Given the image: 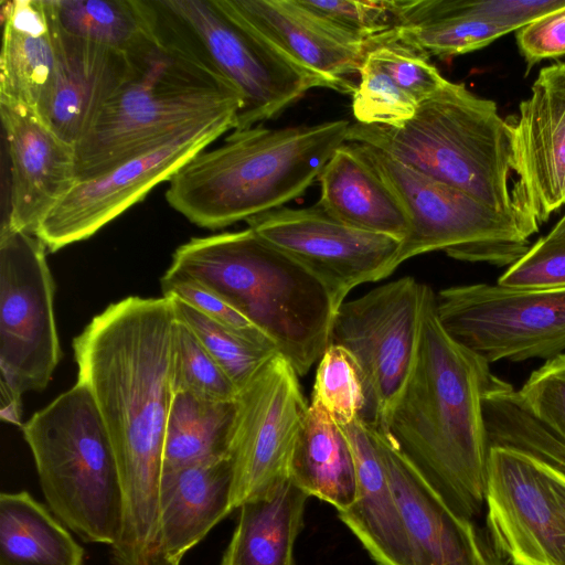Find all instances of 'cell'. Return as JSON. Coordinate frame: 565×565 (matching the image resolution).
I'll return each mask as SVG.
<instances>
[{
	"mask_svg": "<svg viewBox=\"0 0 565 565\" xmlns=\"http://www.w3.org/2000/svg\"><path fill=\"white\" fill-rule=\"evenodd\" d=\"M497 285L514 290L565 288V239L539 238L508 267Z\"/></svg>",
	"mask_w": 565,
	"mask_h": 565,
	"instance_id": "obj_40",
	"label": "cell"
},
{
	"mask_svg": "<svg viewBox=\"0 0 565 565\" xmlns=\"http://www.w3.org/2000/svg\"><path fill=\"white\" fill-rule=\"evenodd\" d=\"M441 326L425 285L415 361L387 418V434L459 515L486 509L490 445L483 396L494 374Z\"/></svg>",
	"mask_w": 565,
	"mask_h": 565,
	"instance_id": "obj_2",
	"label": "cell"
},
{
	"mask_svg": "<svg viewBox=\"0 0 565 565\" xmlns=\"http://www.w3.org/2000/svg\"><path fill=\"white\" fill-rule=\"evenodd\" d=\"M160 285L164 297H177L248 340L277 350L270 339L244 316L199 284L166 271Z\"/></svg>",
	"mask_w": 565,
	"mask_h": 565,
	"instance_id": "obj_41",
	"label": "cell"
},
{
	"mask_svg": "<svg viewBox=\"0 0 565 565\" xmlns=\"http://www.w3.org/2000/svg\"><path fill=\"white\" fill-rule=\"evenodd\" d=\"M84 550L28 491L0 494V565H83Z\"/></svg>",
	"mask_w": 565,
	"mask_h": 565,
	"instance_id": "obj_28",
	"label": "cell"
},
{
	"mask_svg": "<svg viewBox=\"0 0 565 565\" xmlns=\"http://www.w3.org/2000/svg\"><path fill=\"white\" fill-rule=\"evenodd\" d=\"M174 393L185 392L209 401H235L238 390L193 331L175 317L171 355Z\"/></svg>",
	"mask_w": 565,
	"mask_h": 565,
	"instance_id": "obj_34",
	"label": "cell"
},
{
	"mask_svg": "<svg viewBox=\"0 0 565 565\" xmlns=\"http://www.w3.org/2000/svg\"><path fill=\"white\" fill-rule=\"evenodd\" d=\"M238 19L297 64L327 81L331 89L354 93L367 42L351 39L317 18L298 0H221Z\"/></svg>",
	"mask_w": 565,
	"mask_h": 565,
	"instance_id": "obj_21",
	"label": "cell"
},
{
	"mask_svg": "<svg viewBox=\"0 0 565 565\" xmlns=\"http://www.w3.org/2000/svg\"><path fill=\"white\" fill-rule=\"evenodd\" d=\"M516 393L529 413L565 441V353L546 360Z\"/></svg>",
	"mask_w": 565,
	"mask_h": 565,
	"instance_id": "obj_39",
	"label": "cell"
},
{
	"mask_svg": "<svg viewBox=\"0 0 565 565\" xmlns=\"http://www.w3.org/2000/svg\"><path fill=\"white\" fill-rule=\"evenodd\" d=\"M486 512L487 533L509 564L565 565V472L490 447Z\"/></svg>",
	"mask_w": 565,
	"mask_h": 565,
	"instance_id": "obj_13",
	"label": "cell"
},
{
	"mask_svg": "<svg viewBox=\"0 0 565 565\" xmlns=\"http://www.w3.org/2000/svg\"><path fill=\"white\" fill-rule=\"evenodd\" d=\"M291 481L338 512L356 495V472L351 448L339 425L320 405L310 403L289 467Z\"/></svg>",
	"mask_w": 565,
	"mask_h": 565,
	"instance_id": "obj_27",
	"label": "cell"
},
{
	"mask_svg": "<svg viewBox=\"0 0 565 565\" xmlns=\"http://www.w3.org/2000/svg\"><path fill=\"white\" fill-rule=\"evenodd\" d=\"M55 25L75 38L132 54L157 38L151 0H44Z\"/></svg>",
	"mask_w": 565,
	"mask_h": 565,
	"instance_id": "obj_29",
	"label": "cell"
},
{
	"mask_svg": "<svg viewBox=\"0 0 565 565\" xmlns=\"http://www.w3.org/2000/svg\"><path fill=\"white\" fill-rule=\"evenodd\" d=\"M429 56L396 39L393 31L367 41L364 60L376 65L418 105L447 83Z\"/></svg>",
	"mask_w": 565,
	"mask_h": 565,
	"instance_id": "obj_35",
	"label": "cell"
},
{
	"mask_svg": "<svg viewBox=\"0 0 565 565\" xmlns=\"http://www.w3.org/2000/svg\"><path fill=\"white\" fill-rule=\"evenodd\" d=\"M359 146L408 216L409 231L401 242L395 269L434 250H444L458 260L509 267L530 248L531 236L515 217L373 147Z\"/></svg>",
	"mask_w": 565,
	"mask_h": 565,
	"instance_id": "obj_9",
	"label": "cell"
},
{
	"mask_svg": "<svg viewBox=\"0 0 565 565\" xmlns=\"http://www.w3.org/2000/svg\"><path fill=\"white\" fill-rule=\"evenodd\" d=\"M51 512L84 542L111 546L121 527L115 451L88 388L79 382L22 426Z\"/></svg>",
	"mask_w": 565,
	"mask_h": 565,
	"instance_id": "obj_7",
	"label": "cell"
},
{
	"mask_svg": "<svg viewBox=\"0 0 565 565\" xmlns=\"http://www.w3.org/2000/svg\"><path fill=\"white\" fill-rule=\"evenodd\" d=\"M515 40L527 72L545 58L565 56V8L520 28Z\"/></svg>",
	"mask_w": 565,
	"mask_h": 565,
	"instance_id": "obj_42",
	"label": "cell"
},
{
	"mask_svg": "<svg viewBox=\"0 0 565 565\" xmlns=\"http://www.w3.org/2000/svg\"><path fill=\"white\" fill-rule=\"evenodd\" d=\"M45 249L33 234L0 232V381L21 394L44 390L62 356Z\"/></svg>",
	"mask_w": 565,
	"mask_h": 565,
	"instance_id": "obj_12",
	"label": "cell"
},
{
	"mask_svg": "<svg viewBox=\"0 0 565 565\" xmlns=\"http://www.w3.org/2000/svg\"><path fill=\"white\" fill-rule=\"evenodd\" d=\"M236 408V399L217 402L185 392L174 393L166 429L162 470L231 457Z\"/></svg>",
	"mask_w": 565,
	"mask_h": 565,
	"instance_id": "obj_30",
	"label": "cell"
},
{
	"mask_svg": "<svg viewBox=\"0 0 565 565\" xmlns=\"http://www.w3.org/2000/svg\"><path fill=\"white\" fill-rule=\"evenodd\" d=\"M175 313L170 297L131 296L109 305L74 338L77 382L109 435L122 495L116 565H169L161 545L159 488L173 396Z\"/></svg>",
	"mask_w": 565,
	"mask_h": 565,
	"instance_id": "obj_1",
	"label": "cell"
},
{
	"mask_svg": "<svg viewBox=\"0 0 565 565\" xmlns=\"http://www.w3.org/2000/svg\"><path fill=\"white\" fill-rule=\"evenodd\" d=\"M359 75L352 97L356 122L395 126L415 115L418 104L376 65L364 60Z\"/></svg>",
	"mask_w": 565,
	"mask_h": 565,
	"instance_id": "obj_37",
	"label": "cell"
},
{
	"mask_svg": "<svg viewBox=\"0 0 565 565\" xmlns=\"http://www.w3.org/2000/svg\"><path fill=\"white\" fill-rule=\"evenodd\" d=\"M310 403L322 406L339 426L361 417L365 405L362 380L342 347L329 344L319 360Z\"/></svg>",
	"mask_w": 565,
	"mask_h": 565,
	"instance_id": "obj_36",
	"label": "cell"
},
{
	"mask_svg": "<svg viewBox=\"0 0 565 565\" xmlns=\"http://www.w3.org/2000/svg\"><path fill=\"white\" fill-rule=\"evenodd\" d=\"M131 73L76 145L77 181L96 177L185 130L237 116L238 94L157 28L129 54Z\"/></svg>",
	"mask_w": 565,
	"mask_h": 565,
	"instance_id": "obj_5",
	"label": "cell"
},
{
	"mask_svg": "<svg viewBox=\"0 0 565 565\" xmlns=\"http://www.w3.org/2000/svg\"><path fill=\"white\" fill-rule=\"evenodd\" d=\"M425 285L404 277L344 301L335 312L330 344L354 360L364 388L361 420L384 431L412 371Z\"/></svg>",
	"mask_w": 565,
	"mask_h": 565,
	"instance_id": "obj_10",
	"label": "cell"
},
{
	"mask_svg": "<svg viewBox=\"0 0 565 565\" xmlns=\"http://www.w3.org/2000/svg\"><path fill=\"white\" fill-rule=\"evenodd\" d=\"M299 4L340 33L367 42L396 25L394 0H298Z\"/></svg>",
	"mask_w": 565,
	"mask_h": 565,
	"instance_id": "obj_38",
	"label": "cell"
},
{
	"mask_svg": "<svg viewBox=\"0 0 565 565\" xmlns=\"http://www.w3.org/2000/svg\"><path fill=\"white\" fill-rule=\"evenodd\" d=\"M235 125L236 116H227L194 126L96 177L78 180L35 236L50 252L89 238Z\"/></svg>",
	"mask_w": 565,
	"mask_h": 565,
	"instance_id": "obj_15",
	"label": "cell"
},
{
	"mask_svg": "<svg viewBox=\"0 0 565 565\" xmlns=\"http://www.w3.org/2000/svg\"><path fill=\"white\" fill-rule=\"evenodd\" d=\"M436 309L449 335L489 363L565 353V288L455 286L438 292Z\"/></svg>",
	"mask_w": 565,
	"mask_h": 565,
	"instance_id": "obj_11",
	"label": "cell"
},
{
	"mask_svg": "<svg viewBox=\"0 0 565 565\" xmlns=\"http://www.w3.org/2000/svg\"><path fill=\"white\" fill-rule=\"evenodd\" d=\"M0 102L22 104L36 113L56 65V44L44 0L1 1Z\"/></svg>",
	"mask_w": 565,
	"mask_h": 565,
	"instance_id": "obj_25",
	"label": "cell"
},
{
	"mask_svg": "<svg viewBox=\"0 0 565 565\" xmlns=\"http://www.w3.org/2000/svg\"><path fill=\"white\" fill-rule=\"evenodd\" d=\"M565 8V0H397V26L435 19L469 15L498 24L509 32Z\"/></svg>",
	"mask_w": 565,
	"mask_h": 565,
	"instance_id": "obj_31",
	"label": "cell"
},
{
	"mask_svg": "<svg viewBox=\"0 0 565 565\" xmlns=\"http://www.w3.org/2000/svg\"><path fill=\"white\" fill-rule=\"evenodd\" d=\"M351 122L233 130L202 150L168 181L166 200L191 223L218 230L285 206L318 180L348 141Z\"/></svg>",
	"mask_w": 565,
	"mask_h": 565,
	"instance_id": "obj_3",
	"label": "cell"
},
{
	"mask_svg": "<svg viewBox=\"0 0 565 565\" xmlns=\"http://www.w3.org/2000/svg\"><path fill=\"white\" fill-rule=\"evenodd\" d=\"M339 427L356 472L355 500L339 512L340 520L379 565H413L401 511L374 439L361 418Z\"/></svg>",
	"mask_w": 565,
	"mask_h": 565,
	"instance_id": "obj_23",
	"label": "cell"
},
{
	"mask_svg": "<svg viewBox=\"0 0 565 565\" xmlns=\"http://www.w3.org/2000/svg\"><path fill=\"white\" fill-rule=\"evenodd\" d=\"M317 181L320 185L317 203L338 221L401 242L407 236L409 221L402 202L359 143L341 145Z\"/></svg>",
	"mask_w": 565,
	"mask_h": 565,
	"instance_id": "obj_24",
	"label": "cell"
},
{
	"mask_svg": "<svg viewBox=\"0 0 565 565\" xmlns=\"http://www.w3.org/2000/svg\"><path fill=\"white\" fill-rule=\"evenodd\" d=\"M51 21L56 65L38 114L60 138L76 147L130 75L132 62L129 54L66 34Z\"/></svg>",
	"mask_w": 565,
	"mask_h": 565,
	"instance_id": "obj_20",
	"label": "cell"
},
{
	"mask_svg": "<svg viewBox=\"0 0 565 565\" xmlns=\"http://www.w3.org/2000/svg\"><path fill=\"white\" fill-rule=\"evenodd\" d=\"M392 31L402 42L441 60L480 50L510 33L498 24L469 15L440 18Z\"/></svg>",
	"mask_w": 565,
	"mask_h": 565,
	"instance_id": "obj_33",
	"label": "cell"
},
{
	"mask_svg": "<svg viewBox=\"0 0 565 565\" xmlns=\"http://www.w3.org/2000/svg\"><path fill=\"white\" fill-rule=\"evenodd\" d=\"M231 457L163 469L159 488L160 537L169 565L185 554L234 509Z\"/></svg>",
	"mask_w": 565,
	"mask_h": 565,
	"instance_id": "obj_22",
	"label": "cell"
},
{
	"mask_svg": "<svg viewBox=\"0 0 565 565\" xmlns=\"http://www.w3.org/2000/svg\"><path fill=\"white\" fill-rule=\"evenodd\" d=\"M0 417L3 422L22 428V394L0 381Z\"/></svg>",
	"mask_w": 565,
	"mask_h": 565,
	"instance_id": "obj_43",
	"label": "cell"
},
{
	"mask_svg": "<svg viewBox=\"0 0 565 565\" xmlns=\"http://www.w3.org/2000/svg\"><path fill=\"white\" fill-rule=\"evenodd\" d=\"M249 228L312 274L335 307L356 286L390 276L401 241L351 227L318 203L282 206L246 221Z\"/></svg>",
	"mask_w": 565,
	"mask_h": 565,
	"instance_id": "obj_16",
	"label": "cell"
},
{
	"mask_svg": "<svg viewBox=\"0 0 565 565\" xmlns=\"http://www.w3.org/2000/svg\"><path fill=\"white\" fill-rule=\"evenodd\" d=\"M349 141L373 147L518 220L511 199L509 119L500 116L495 102L465 84L447 81L398 125L355 121L350 125Z\"/></svg>",
	"mask_w": 565,
	"mask_h": 565,
	"instance_id": "obj_6",
	"label": "cell"
},
{
	"mask_svg": "<svg viewBox=\"0 0 565 565\" xmlns=\"http://www.w3.org/2000/svg\"><path fill=\"white\" fill-rule=\"evenodd\" d=\"M547 239L558 241L565 239V214L563 217L553 226V228L545 235Z\"/></svg>",
	"mask_w": 565,
	"mask_h": 565,
	"instance_id": "obj_44",
	"label": "cell"
},
{
	"mask_svg": "<svg viewBox=\"0 0 565 565\" xmlns=\"http://www.w3.org/2000/svg\"><path fill=\"white\" fill-rule=\"evenodd\" d=\"M178 320L185 323L203 347L220 364L238 392L252 380L262 365L276 353L209 318L198 309L169 296Z\"/></svg>",
	"mask_w": 565,
	"mask_h": 565,
	"instance_id": "obj_32",
	"label": "cell"
},
{
	"mask_svg": "<svg viewBox=\"0 0 565 565\" xmlns=\"http://www.w3.org/2000/svg\"><path fill=\"white\" fill-rule=\"evenodd\" d=\"M151 1L158 30L241 97L234 130L278 116L311 88H331L228 11L221 0Z\"/></svg>",
	"mask_w": 565,
	"mask_h": 565,
	"instance_id": "obj_8",
	"label": "cell"
},
{
	"mask_svg": "<svg viewBox=\"0 0 565 565\" xmlns=\"http://www.w3.org/2000/svg\"><path fill=\"white\" fill-rule=\"evenodd\" d=\"M508 119L512 204L533 236L565 204V63L542 67L518 115Z\"/></svg>",
	"mask_w": 565,
	"mask_h": 565,
	"instance_id": "obj_17",
	"label": "cell"
},
{
	"mask_svg": "<svg viewBox=\"0 0 565 565\" xmlns=\"http://www.w3.org/2000/svg\"><path fill=\"white\" fill-rule=\"evenodd\" d=\"M0 114L10 163L9 203L0 232L35 235L77 182L76 147L60 138L28 106L0 102Z\"/></svg>",
	"mask_w": 565,
	"mask_h": 565,
	"instance_id": "obj_19",
	"label": "cell"
},
{
	"mask_svg": "<svg viewBox=\"0 0 565 565\" xmlns=\"http://www.w3.org/2000/svg\"><path fill=\"white\" fill-rule=\"evenodd\" d=\"M365 426L385 465L413 565H509L487 530L456 513L387 434Z\"/></svg>",
	"mask_w": 565,
	"mask_h": 565,
	"instance_id": "obj_18",
	"label": "cell"
},
{
	"mask_svg": "<svg viewBox=\"0 0 565 565\" xmlns=\"http://www.w3.org/2000/svg\"><path fill=\"white\" fill-rule=\"evenodd\" d=\"M230 456L233 509L268 494L289 478L309 404L298 374L276 353L238 392Z\"/></svg>",
	"mask_w": 565,
	"mask_h": 565,
	"instance_id": "obj_14",
	"label": "cell"
},
{
	"mask_svg": "<svg viewBox=\"0 0 565 565\" xmlns=\"http://www.w3.org/2000/svg\"><path fill=\"white\" fill-rule=\"evenodd\" d=\"M167 273L199 284L237 310L298 376L330 344L338 308L327 288L249 227L191 238L175 249Z\"/></svg>",
	"mask_w": 565,
	"mask_h": 565,
	"instance_id": "obj_4",
	"label": "cell"
},
{
	"mask_svg": "<svg viewBox=\"0 0 565 565\" xmlns=\"http://www.w3.org/2000/svg\"><path fill=\"white\" fill-rule=\"evenodd\" d=\"M308 498L288 478L268 494L244 502L220 565H294Z\"/></svg>",
	"mask_w": 565,
	"mask_h": 565,
	"instance_id": "obj_26",
	"label": "cell"
}]
</instances>
